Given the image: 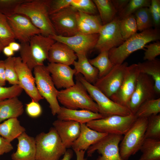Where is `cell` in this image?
<instances>
[{"mask_svg": "<svg viewBox=\"0 0 160 160\" xmlns=\"http://www.w3.org/2000/svg\"><path fill=\"white\" fill-rule=\"evenodd\" d=\"M156 95L152 78L147 74L140 73L128 108L131 113L135 115L142 103L148 100L155 99Z\"/></svg>", "mask_w": 160, "mask_h": 160, "instance_id": "cell-11", "label": "cell"}, {"mask_svg": "<svg viewBox=\"0 0 160 160\" xmlns=\"http://www.w3.org/2000/svg\"><path fill=\"white\" fill-rule=\"evenodd\" d=\"M123 135L108 134L87 150L88 157L96 151L101 155L96 160H122L119 153V144Z\"/></svg>", "mask_w": 160, "mask_h": 160, "instance_id": "cell-12", "label": "cell"}, {"mask_svg": "<svg viewBox=\"0 0 160 160\" xmlns=\"http://www.w3.org/2000/svg\"><path fill=\"white\" fill-rule=\"evenodd\" d=\"M77 58L76 54L68 46L64 43L55 41L49 50L47 60L49 63L69 66L73 65Z\"/></svg>", "mask_w": 160, "mask_h": 160, "instance_id": "cell-21", "label": "cell"}, {"mask_svg": "<svg viewBox=\"0 0 160 160\" xmlns=\"http://www.w3.org/2000/svg\"><path fill=\"white\" fill-rule=\"evenodd\" d=\"M80 18L98 33L103 24L99 15H92L78 11Z\"/></svg>", "mask_w": 160, "mask_h": 160, "instance_id": "cell-41", "label": "cell"}, {"mask_svg": "<svg viewBox=\"0 0 160 160\" xmlns=\"http://www.w3.org/2000/svg\"><path fill=\"white\" fill-rule=\"evenodd\" d=\"M53 125L64 146L66 148L71 147L80 134V124L72 121L57 119Z\"/></svg>", "mask_w": 160, "mask_h": 160, "instance_id": "cell-20", "label": "cell"}, {"mask_svg": "<svg viewBox=\"0 0 160 160\" xmlns=\"http://www.w3.org/2000/svg\"><path fill=\"white\" fill-rule=\"evenodd\" d=\"M14 52L19 51L21 48L20 44L14 41L10 42L8 45Z\"/></svg>", "mask_w": 160, "mask_h": 160, "instance_id": "cell-53", "label": "cell"}, {"mask_svg": "<svg viewBox=\"0 0 160 160\" xmlns=\"http://www.w3.org/2000/svg\"><path fill=\"white\" fill-rule=\"evenodd\" d=\"M74 151L76 155V160H86L84 157L85 151ZM72 156V151L71 150H67L64 153L63 158L60 160H70Z\"/></svg>", "mask_w": 160, "mask_h": 160, "instance_id": "cell-48", "label": "cell"}, {"mask_svg": "<svg viewBox=\"0 0 160 160\" xmlns=\"http://www.w3.org/2000/svg\"><path fill=\"white\" fill-rule=\"evenodd\" d=\"M15 57H7L4 60L6 81L12 85H19L15 66Z\"/></svg>", "mask_w": 160, "mask_h": 160, "instance_id": "cell-40", "label": "cell"}, {"mask_svg": "<svg viewBox=\"0 0 160 160\" xmlns=\"http://www.w3.org/2000/svg\"><path fill=\"white\" fill-rule=\"evenodd\" d=\"M58 119L64 121H72L80 124H86L94 120L103 118L99 113L86 109L80 110L69 109L61 107L57 113Z\"/></svg>", "mask_w": 160, "mask_h": 160, "instance_id": "cell-24", "label": "cell"}, {"mask_svg": "<svg viewBox=\"0 0 160 160\" xmlns=\"http://www.w3.org/2000/svg\"><path fill=\"white\" fill-rule=\"evenodd\" d=\"M80 132L71 147L74 151H86L107 134L98 132L88 127L86 124H80Z\"/></svg>", "mask_w": 160, "mask_h": 160, "instance_id": "cell-23", "label": "cell"}, {"mask_svg": "<svg viewBox=\"0 0 160 160\" xmlns=\"http://www.w3.org/2000/svg\"><path fill=\"white\" fill-rule=\"evenodd\" d=\"M55 41L50 36L41 34L33 36L27 43H20V57L31 71L35 67L44 65L47 59L49 50Z\"/></svg>", "mask_w": 160, "mask_h": 160, "instance_id": "cell-3", "label": "cell"}, {"mask_svg": "<svg viewBox=\"0 0 160 160\" xmlns=\"http://www.w3.org/2000/svg\"><path fill=\"white\" fill-rule=\"evenodd\" d=\"M138 160H160V140L145 138L140 148Z\"/></svg>", "mask_w": 160, "mask_h": 160, "instance_id": "cell-29", "label": "cell"}, {"mask_svg": "<svg viewBox=\"0 0 160 160\" xmlns=\"http://www.w3.org/2000/svg\"><path fill=\"white\" fill-rule=\"evenodd\" d=\"M95 4L103 25L112 21L117 13L111 0H93Z\"/></svg>", "mask_w": 160, "mask_h": 160, "instance_id": "cell-30", "label": "cell"}, {"mask_svg": "<svg viewBox=\"0 0 160 160\" xmlns=\"http://www.w3.org/2000/svg\"><path fill=\"white\" fill-rule=\"evenodd\" d=\"M128 65L127 62L114 65L108 73L98 78L93 85L110 98L119 89Z\"/></svg>", "mask_w": 160, "mask_h": 160, "instance_id": "cell-15", "label": "cell"}, {"mask_svg": "<svg viewBox=\"0 0 160 160\" xmlns=\"http://www.w3.org/2000/svg\"><path fill=\"white\" fill-rule=\"evenodd\" d=\"M78 11L70 5L50 15L56 35L70 37L79 33L77 24Z\"/></svg>", "mask_w": 160, "mask_h": 160, "instance_id": "cell-10", "label": "cell"}, {"mask_svg": "<svg viewBox=\"0 0 160 160\" xmlns=\"http://www.w3.org/2000/svg\"><path fill=\"white\" fill-rule=\"evenodd\" d=\"M160 39L159 28H151L137 33L119 46L110 50L109 59L114 65L121 64L133 52L142 49L148 43Z\"/></svg>", "mask_w": 160, "mask_h": 160, "instance_id": "cell-1", "label": "cell"}, {"mask_svg": "<svg viewBox=\"0 0 160 160\" xmlns=\"http://www.w3.org/2000/svg\"><path fill=\"white\" fill-rule=\"evenodd\" d=\"M23 89L18 84L9 87L0 86V101L10 98L18 97Z\"/></svg>", "mask_w": 160, "mask_h": 160, "instance_id": "cell-42", "label": "cell"}, {"mask_svg": "<svg viewBox=\"0 0 160 160\" xmlns=\"http://www.w3.org/2000/svg\"><path fill=\"white\" fill-rule=\"evenodd\" d=\"M15 40L7 17L0 13V42L5 47Z\"/></svg>", "mask_w": 160, "mask_h": 160, "instance_id": "cell-37", "label": "cell"}, {"mask_svg": "<svg viewBox=\"0 0 160 160\" xmlns=\"http://www.w3.org/2000/svg\"><path fill=\"white\" fill-rule=\"evenodd\" d=\"M28 0H0V13L7 17L16 13L18 7Z\"/></svg>", "mask_w": 160, "mask_h": 160, "instance_id": "cell-39", "label": "cell"}, {"mask_svg": "<svg viewBox=\"0 0 160 160\" xmlns=\"http://www.w3.org/2000/svg\"><path fill=\"white\" fill-rule=\"evenodd\" d=\"M144 53L143 59L144 60L150 61L153 60L160 54V42L159 40L146 45Z\"/></svg>", "mask_w": 160, "mask_h": 160, "instance_id": "cell-43", "label": "cell"}, {"mask_svg": "<svg viewBox=\"0 0 160 160\" xmlns=\"http://www.w3.org/2000/svg\"><path fill=\"white\" fill-rule=\"evenodd\" d=\"M136 19L137 30L142 32L153 26L152 19L149 7L140 8L134 14Z\"/></svg>", "mask_w": 160, "mask_h": 160, "instance_id": "cell-33", "label": "cell"}, {"mask_svg": "<svg viewBox=\"0 0 160 160\" xmlns=\"http://www.w3.org/2000/svg\"><path fill=\"white\" fill-rule=\"evenodd\" d=\"M26 111L28 115L33 118L40 116L42 113V109L38 102L31 100L26 105Z\"/></svg>", "mask_w": 160, "mask_h": 160, "instance_id": "cell-45", "label": "cell"}, {"mask_svg": "<svg viewBox=\"0 0 160 160\" xmlns=\"http://www.w3.org/2000/svg\"><path fill=\"white\" fill-rule=\"evenodd\" d=\"M147 122V118H137L124 135L119 146L120 155L122 160H128L140 150L145 138Z\"/></svg>", "mask_w": 160, "mask_h": 160, "instance_id": "cell-6", "label": "cell"}, {"mask_svg": "<svg viewBox=\"0 0 160 160\" xmlns=\"http://www.w3.org/2000/svg\"><path fill=\"white\" fill-rule=\"evenodd\" d=\"M71 0H51L49 7L50 15L70 5Z\"/></svg>", "mask_w": 160, "mask_h": 160, "instance_id": "cell-46", "label": "cell"}, {"mask_svg": "<svg viewBox=\"0 0 160 160\" xmlns=\"http://www.w3.org/2000/svg\"><path fill=\"white\" fill-rule=\"evenodd\" d=\"M140 73L137 64L128 65L119 89L110 98L117 104L128 108Z\"/></svg>", "mask_w": 160, "mask_h": 160, "instance_id": "cell-13", "label": "cell"}, {"mask_svg": "<svg viewBox=\"0 0 160 160\" xmlns=\"http://www.w3.org/2000/svg\"><path fill=\"white\" fill-rule=\"evenodd\" d=\"M145 138L160 140V115H154L148 118Z\"/></svg>", "mask_w": 160, "mask_h": 160, "instance_id": "cell-36", "label": "cell"}, {"mask_svg": "<svg viewBox=\"0 0 160 160\" xmlns=\"http://www.w3.org/2000/svg\"><path fill=\"white\" fill-rule=\"evenodd\" d=\"M108 52L106 51H101L97 57L89 60L90 63L98 69V78L107 74L114 66L109 59Z\"/></svg>", "mask_w": 160, "mask_h": 160, "instance_id": "cell-31", "label": "cell"}, {"mask_svg": "<svg viewBox=\"0 0 160 160\" xmlns=\"http://www.w3.org/2000/svg\"><path fill=\"white\" fill-rule=\"evenodd\" d=\"M2 51L4 54L7 57H13L15 52L8 45L5 46Z\"/></svg>", "mask_w": 160, "mask_h": 160, "instance_id": "cell-52", "label": "cell"}, {"mask_svg": "<svg viewBox=\"0 0 160 160\" xmlns=\"http://www.w3.org/2000/svg\"><path fill=\"white\" fill-rule=\"evenodd\" d=\"M55 41L65 43L76 53L87 54L89 50L95 48L98 37V33L86 34L80 33L70 37H64L55 35L50 36Z\"/></svg>", "mask_w": 160, "mask_h": 160, "instance_id": "cell-18", "label": "cell"}, {"mask_svg": "<svg viewBox=\"0 0 160 160\" xmlns=\"http://www.w3.org/2000/svg\"><path fill=\"white\" fill-rule=\"evenodd\" d=\"M24 112L22 103L18 97L7 99L0 101V123L7 119L17 118Z\"/></svg>", "mask_w": 160, "mask_h": 160, "instance_id": "cell-26", "label": "cell"}, {"mask_svg": "<svg viewBox=\"0 0 160 160\" xmlns=\"http://www.w3.org/2000/svg\"><path fill=\"white\" fill-rule=\"evenodd\" d=\"M150 0H129L125 8L117 14L118 18L121 20L134 13L139 9L144 7H149L151 4Z\"/></svg>", "mask_w": 160, "mask_h": 160, "instance_id": "cell-35", "label": "cell"}, {"mask_svg": "<svg viewBox=\"0 0 160 160\" xmlns=\"http://www.w3.org/2000/svg\"><path fill=\"white\" fill-rule=\"evenodd\" d=\"M6 81L4 60H0V86H4Z\"/></svg>", "mask_w": 160, "mask_h": 160, "instance_id": "cell-51", "label": "cell"}, {"mask_svg": "<svg viewBox=\"0 0 160 160\" xmlns=\"http://www.w3.org/2000/svg\"><path fill=\"white\" fill-rule=\"evenodd\" d=\"M7 18L15 39L20 43L28 42L33 36L41 34V31L24 15L15 13Z\"/></svg>", "mask_w": 160, "mask_h": 160, "instance_id": "cell-16", "label": "cell"}, {"mask_svg": "<svg viewBox=\"0 0 160 160\" xmlns=\"http://www.w3.org/2000/svg\"><path fill=\"white\" fill-rule=\"evenodd\" d=\"M17 139V149L11 156L12 160H36L35 138L29 136L25 132Z\"/></svg>", "mask_w": 160, "mask_h": 160, "instance_id": "cell-22", "label": "cell"}, {"mask_svg": "<svg viewBox=\"0 0 160 160\" xmlns=\"http://www.w3.org/2000/svg\"><path fill=\"white\" fill-rule=\"evenodd\" d=\"M160 112V98L146 101L138 108L135 115L137 118H148Z\"/></svg>", "mask_w": 160, "mask_h": 160, "instance_id": "cell-32", "label": "cell"}, {"mask_svg": "<svg viewBox=\"0 0 160 160\" xmlns=\"http://www.w3.org/2000/svg\"><path fill=\"white\" fill-rule=\"evenodd\" d=\"M137 118L134 114L113 115L91 121L86 124L91 129L107 134L124 135Z\"/></svg>", "mask_w": 160, "mask_h": 160, "instance_id": "cell-9", "label": "cell"}, {"mask_svg": "<svg viewBox=\"0 0 160 160\" xmlns=\"http://www.w3.org/2000/svg\"><path fill=\"white\" fill-rule=\"evenodd\" d=\"M25 131L17 118L9 119L0 123V135L10 143Z\"/></svg>", "mask_w": 160, "mask_h": 160, "instance_id": "cell-27", "label": "cell"}, {"mask_svg": "<svg viewBox=\"0 0 160 160\" xmlns=\"http://www.w3.org/2000/svg\"><path fill=\"white\" fill-rule=\"evenodd\" d=\"M73 86L58 91L57 99L64 107L69 109L87 110L99 113L98 106L88 93L86 88L76 78Z\"/></svg>", "mask_w": 160, "mask_h": 160, "instance_id": "cell-4", "label": "cell"}, {"mask_svg": "<svg viewBox=\"0 0 160 160\" xmlns=\"http://www.w3.org/2000/svg\"><path fill=\"white\" fill-rule=\"evenodd\" d=\"M76 78L84 85L89 95L95 101L98 107L99 113L103 118L113 115L126 116L132 114L128 108L112 100L94 85L86 81L81 74H78Z\"/></svg>", "mask_w": 160, "mask_h": 160, "instance_id": "cell-8", "label": "cell"}, {"mask_svg": "<svg viewBox=\"0 0 160 160\" xmlns=\"http://www.w3.org/2000/svg\"><path fill=\"white\" fill-rule=\"evenodd\" d=\"M152 19L153 26L159 28L160 25V0H152L149 7Z\"/></svg>", "mask_w": 160, "mask_h": 160, "instance_id": "cell-44", "label": "cell"}, {"mask_svg": "<svg viewBox=\"0 0 160 160\" xmlns=\"http://www.w3.org/2000/svg\"><path fill=\"white\" fill-rule=\"evenodd\" d=\"M140 73L150 76L154 82L155 91L157 95L160 94V60L159 59L146 60L137 63Z\"/></svg>", "mask_w": 160, "mask_h": 160, "instance_id": "cell-28", "label": "cell"}, {"mask_svg": "<svg viewBox=\"0 0 160 160\" xmlns=\"http://www.w3.org/2000/svg\"><path fill=\"white\" fill-rule=\"evenodd\" d=\"M35 139L36 160H60L66 151L54 127L47 133L38 134Z\"/></svg>", "mask_w": 160, "mask_h": 160, "instance_id": "cell-5", "label": "cell"}, {"mask_svg": "<svg viewBox=\"0 0 160 160\" xmlns=\"http://www.w3.org/2000/svg\"><path fill=\"white\" fill-rule=\"evenodd\" d=\"M95 48L100 52L118 47L124 41L119 28V20L117 16L111 22L103 25Z\"/></svg>", "mask_w": 160, "mask_h": 160, "instance_id": "cell-14", "label": "cell"}, {"mask_svg": "<svg viewBox=\"0 0 160 160\" xmlns=\"http://www.w3.org/2000/svg\"><path fill=\"white\" fill-rule=\"evenodd\" d=\"M119 28L124 41L137 33L138 30L134 14L119 20Z\"/></svg>", "mask_w": 160, "mask_h": 160, "instance_id": "cell-34", "label": "cell"}, {"mask_svg": "<svg viewBox=\"0 0 160 160\" xmlns=\"http://www.w3.org/2000/svg\"><path fill=\"white\" fill-rule=\"evenodd\" d=\"M46 67L57 89H66L74 85L73 77L76 71L74 68L65 65L55 63H49Z\"/></svg>", "mask_w": 160, "mask_h": 160, "instance_id": "cell-19", "label": "cell"}, {"mask_svg": "<svg viewBox=\"0 0 160 160\" xmlns=\"http://www.w3.org/2000/svg\"><path fill=\"white\" fill-rule=\"evenodd\" d=\"M33 70L38 92L48 103L52 114L55 116L59 112L61 107L57 99L58 91L55 86L46 66L44 65L38 66Z\"/></svg>", "mask_w": 160, "mask_h": 160, "instance_id": "cell-7", "label": "cell"}, {"mask_svg": "<svg viewBox=\"0 0 160 160\" xmlns=\"http://www.w3.org/2000/svg\"><path fill=\"white\" fill-rule=\"evenodd\" d=\"M76 54L78 60L75 61L73 64L76 71L75 75L81 73L86 81L93 84L98 78V69L90 63L86 53Z\"/></svg>", "mask_w": 160, "mask_h": 160, "instance_id": "cell-25", "label": "cell"}, {"mask_svg": "<svg viewBox=\"0 0 160 160\" xmlns=\"http://www.w3.org/2000/svg\"><path fill=\"white\" fill-rule=\"evenodd\" d=\"M129 0H111V1L117 14L120 12L125 8L129 2Z\"/></svg>", "mask_w": 160, "mask_h": 160, "instance_id": "cell-50", "label": "cell"}, {"mask_svg": "<svg viewBox=\"0 0 160 160\" xmlns=\"http://www.w3.org/2000/svg\"><path fill=\"white\" fill-rule=\"evenodd\" d=\"M15 66L19 85L31 97L39 102L44 98L39 93L32 71L22 61L20 57H15Z\"/></svg>", "mask_w": 160, "mask_h": 160, "instance_id": "cell-17", "label": "cell"}, {"mask_svg": "<svg viewBox=\"0 0 160 160\" xmlns=\"http://www.w3.org/2000/svg\"><path fill=\"white\" fill-rule=\"evenodd\" d=\"M70 5L78 11L86 14L97 15L98 11L97 7L91 0H71Z\"/></svg>", "mask_w": 160, "mask_h": 160, "instance_id": "cell-38", "label": "cell"}, {"mask_svg": "<svg viewBox=\"0 0 160 160\" xmlns=\"http://www.w3.org/2000/svg\"><path fill=\"white\" fill-rule=\"evenodd\" d=\"M4 46L0 42V52L2 51L3 49Z\"/></svg>", "mask_w": 160, "mask_h": 160, "instance_id": "cell-54", "label": "cell"}, {"mask_svg": "<svg viewBox=\"0 0 160 160\" xmlns=\"http://www.w3.org/2000/svg\"><path fill=\"white\" fill-rule=\"evenodd\" d=\"M77 24L79 33L86 34L97 33L80 18L78 12L77 15Z\"/></svg>", "mask_w": 160, "mask_h": 160, "instance_id": "cell-47", "label": "cell"}, {"mask_svg": "<svg viewBox=\"0 0 160 160\" xmlns=\"http://www.w3.org/2000/svg\"><path fill=\"white\" fill-rule=\"evenodd\" d=\"M50 1L28 0L18 7L16 13L27 17L41 31L42 35L48 36L56 35L49 14Z\"/></svg>", "mask_w": 160, "mask_h": 160, "instance_id": "cell-2", "label": "cell"}, {"mask_svg": "<svg viewBox=\"0 0 160 160\" xmlns=\"http://www.w3.org/2000/svg\"><path fill=\"white\" fill-rule=\"evenodd\" d=\"M13 147L10 142L0 135V156L12 151Z\"/></svg>", "mask_w": 160, "mask_h": 160, "instance_id": "cell-49", "label": "cell"}]
</instances>
